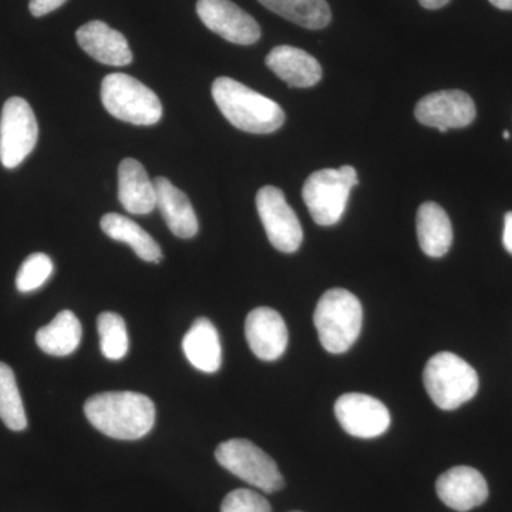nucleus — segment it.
<instances>
[{"mask_svg":"<svg viewBox=\"0 0 512 512\" xmlns=\"http://www.w3.org/2000/svg\"><path fill=\"white\" fill-rule=\"evenodd\" d=\"M197 13L211 32L234 45H254L261 39L258 22L231 0H198Z\"/></svg>","mask_w":512,"mask_h":512,"instance_id":"11","label":"nucleus"},{"mask_svg":"<svg viewBox=\"0 0 512 512\" xmlns=\"http://www.w3.org/2000/svg\"><path fill=\"white\" fill-rule=\"evenodd\" d=\"M80 47L97 62L107 66H127L133 62V53L124 35L101 20H92L77 30Z\"/></svg>","mask_w":512,"mask_h":512,"instance_id":"15","label":"nucleus"},{"mask_svg":"<svg viewBox=\"0 0 512 512\" xmlns=\"http://www.w3.org/2000/svg\"><path fill=\"white\" fill-rule=\"evenodd\" d=\"M417 237L421 251L441 258L453 245V227L447 212L436 202H424L417 211Z\"/></svg>","mask_w":512,"mask_h":512,"instance_id":"20","label":"nucleus"},{"mask_svg":"<svg viewBox=\"0 0 512 512\" xmlns=\"http://www.w3.org/2000/svg\"><path fill=\"white\" fill-rule=\"evenodd\" d=\"M97 329L103 355L110 360L123 359L128 352V335L124 319L114 312L101 313L97 319Z\"/></svg>","mask_w":512,"mask_h":512,"instance_id":"25","label":"nucleus"},{"mask_svg":"<svg viewBox=\"0 0 512 512\" xmlns=\"http://www.w3.org/2000/svg\"><path fill=\"white\" fill-rule=\"evenodd\" d=\"M266 9L305 29L326 28L332 10L326 0H258Z\"/></svg>","mask_w":512,"mask_h":512,"instance_id":"23","label":"nucleus"},{"mask_svg":"<svg viewBox=\"0 0 512 512\" xmlns=\"http://www.w3.org/2000/svg\"><path fill=\"white\" fill-rule=\"evenodd\" d=\"M313 322L326 352H348L362 332V303L346 289H329L319 299Z\"/></svg>","mask_w":512,"mask_h":512,"instance_id":"3","label":"nucleus"},{"mask_svg":"<svg viewBox=\"0 0 512 512\" xmlns=\"http://www.w3.org/2000/svg\"><path fill=\"white\" fill-rule=\"evenodd\" d=\"M491 5L501 10H512V0H488Z\"/></svg>","mask_w":512,"mask_h":512,"instance_id":"31","label":"nucleus"},{"mask_svg":"<svg viewBox=\"0 0 512 512\" xmlns=\"http://www.w3.org/2000/svg\"><path fill=\"white\" fill-rule=\"evenodd\" d=\"M157 194V207L175 237L190 239L198 232V220L190 198L178 190L170 180L157 177L154 180Z\"/></svg>","mask_w":512,"mask_h":512,"instance_id":"18","label":"nucleus"},{"mask_svg":"<svg viewBox=\"0 0 512 512\" xmlns=\"http://www.w3.org/2000/svg\"><path fill=\"white\" fill-rule=\"evenodd\" d=\"M419 3L424 9L437 10L448 5L450 0H419Z\"/></svg>","mask_w":512,"mask_h":512,"instance_id":"30","label":"nucleus"},{"mask_svg":"<svg viewBox=\"0 0 512 512\" xmlns=\"http://www.w3.org/2000/svg\"><path fill=\"white\" fill-rule=\"evenodd\" d=\"M436 490L440 500L458 512L480 507L488 498V485L483 474L467 466L453 467L441 474Z\"/></svg>","mask_w":512,"mask_h":512,"instance_id":"14","label":"nucleus"},{"mask_svg":"<svg viewBox=\"0 0 512 512\" xmlns=\"http://www.w3.org/2000/svg\"><path fill=\"white\" fill-rule=\"evenodd\" d=\"M82 340V325L72 311L57 313L47 326L37 330L36 343L50 356H69L76 352Z\"/></svg>","mask_w":512,"mask_h":512,"instance_id":"22","label":"nucleus"},{"mask_svg":"<svg viewBox=\"0 0 512 512\" xmlns=\"http://www.w3.org/2000/svg\"><path fill=\"white\" fill-rule=\"evenodd\" d=\"M424 387L441 410H456L478 392L480 379L474 367L451 352L431 357L424 367Z\"/></svg>","mask_w":512,"mask_h":512,"instance_id":"4","label":"nucleus"},{"mask_svg":"<svg viewBox=\"0 0 512 512\" xmlns=\"http://www.w3.org/2000/svg\"><path fill=\"white\" fill-rule=\"evenodd\" d=\"M215 458L225 470L264 493L272 494L284 487L281 471L264 450L252 441L234 439L224 441L215 450Z\"/></svg>","mask_w":512,"mask_h":512,"instance_id":"7","label":"nucleus"},{"mask_svg":"<svg viewBox=\"0 0 512 512\" xmlns=\"http://www.w3.org/2000/svg\"><path fill=\"white\" fill-rule=\"evenodd\" d=\"M221 512H272V508L261 494L247 488H239L224 498Z\"/></svg>","mask_w":512,"mask_h":512,"instance_id":"27","label":"nucleus"},{"mask_svg":"<svg viewBox=\"0 0 512 512\" xmlns=\"http://www.w3.org/2000/svg\"><path fill=\"white\" fill-rule=\"evenodd\" d=\"M53 261L50 256L36 252L25 259L16 276V288L22 293L36 291L46 284L53 274Z\"/></svg>","mask_w":512,"mask_h":512,"instance_id":"26","label":"nucleus"},{"mask_svg":"<svg viewBox=\"0 0 512 512\" xmlns=\"http://www.w3.org/2000/svg\"><path fill=\"white\" fill-rule=\"evenodd\" d=\"M245 336L254 355L265 362L278 360L288 348V328L284 318L266 306L249 312L245 320Z\"/></svg>","mask_w":512,"mask_h":512,"instance_id":"13","label":"nucleus"},{"mask_svg":"<svg viewBox=\"0 0 512 512\" xmlns=\"http://www.w3.org/2000/svg\"><path fill=\"white\" fill-rule=\"evenodd\" d=\"M503 245L508 254L512 255V211L504 217Z\"/></svg>","mask_w":512,"mask_h":512,"instance_id":"29","label":"nucleus"},{"mask_svg":"<svg viewBox=\"0 0 512 512\" xmlns=\"http://www.w3.org/2000/svg\"><path fill=\"white\" fill-rule=\"evenodd\" d=\"M101 101L111 116L136 126H154L163 117V106L146 84L124 73H113L101 83Z\"/></svg>","mask_w":512,"mask_h":512,"instance_id":"5","label":"nucleus"},{"mask_svg":"<svg viewBox=\"0 0 512 512\" xmlns=\"http://www.w3.org/2000/svg\"><path fill=\"white\" fill-rule=\"evenodd\" d=\"M504 140H510V131L505 130L503 133Z\"/></svg>","mask_w":512,"mask_h":512,"instance_id":"32","label":"nucleus"},{"mask_svg":"<svg viewBox=\"0 0 512 512\" xmlns=\"http://www.w3.org/2000/svg\"><path fill=\"white\" fill-rule=\"evenodd\" d=\"M0 419L13 431H22L28 427V417L15 373L3 362H0Z\"/></svg>","mask_w":512,"mask_h":512,"instance_id":"24","label":"nucleus"},{"mask_svg":"<svg viewBox=\"0 0 512 512\" xmlns=\"http://www.w3.org/2000/svg\"><path fill=\"white\" fill-rule=\"evenodd\" d=\"M119 200L124 210L134 215L150 214L157 207L156 185L134 158H124L120 163Z\"/></svg>","mask_w":512,"mask_h":512,"instance_id":"17","label":"nucleus"},{"mask_svg":"<svg viewBox=\"0 0 512 512\" xmlns=\"http://www.w3.org/2000/svg\"><path fill=\"white\" fill-rule=\"evenodd\" d=\"M184 355L195 369L215 373L222 363V348L218 330L210 319L200 318L188 330L183 340Z\"/></svg>","mask_w":512,"mask_h":512,"instance_id":"19","label":"nucleus"},{"mask_svg":"<svg viewBox=\"0 0 512 512\" xmlns=\"http://www.w3.org/2000/svg\"><path fill=\"white\" fill-rule=\"evenodd\" d=\"M100 225L107 237L130 245L134 254L143 261L160 262L163 259L160 245L154 241V238L147 231H144L140 225L130 220V218L110 212V214L101 218Z\"/></svg>","mask_w":512,"mask_h":512,"instance_id":"21","label":"nucleus"},{"mask_svg":"<svg viewBox=\"0 0 512 512\" xmlns=\"http://www.w3.org/2000/svg\"><path fill=\"white\" fill-rule=\"evenodd\" d=\"M256 208L269 242L278 251L293 254L301 248L303 229L296 212L279 188L266 185L256 194Z\"/></svg>","mask_w":512,"mask_h":512,"instance_id":"9","label":"nucleus"},{"mask_svg":"<svg viewBox=\"0 0 512 512\" xmlns=\"http://www.w3.org/2000/svg\"><path fill=\"white\" fill-rule=\"evenodd\" d=\"M265 63L289 87L308 89L322 80V66L318 60L298 47L276 46L266 56Z\"/></svg>","mask_w":512,"mask_h":512,"instance_id":"16","label":"nucleus"},{"mask_svg":"<svg viewBox=\"0 0 512 512\" xmlns=\"http://www.w3.org/2000/svg\"><path fill=\"white\" fill-rule=\"evenodd\" d=\"M359 184L355 168L343 165L316 171L303 185L302 197L313 221L320 227H332L342 220L350 191Z\"/></svg>","mask_w":512,"mask_h":512,"instance_id":"6","label":"nucleus"},{"mask_svg":"<svg viewBox=\"0 0 512 512\" xmlns=\"http://www.w3.org/2000/svg\"><path fill=\"white\" fill-rule=\"evenodd\" d=\"M212 97L225 119L239 130L269 134L284 126L285 111L276 101L231 77L215 79Z\"/></svg>","mask_w":512,"mask_h":512,"instance_id":"2","label":"nucleus"},{"mask_svg":"<svg viewBox=\"0 0 512 512\" xmlns=\"http://www.w3.org/2000/svg\"><path fill=\"white\" fill-rule=\"evenodd\" d=\"M67 0H30L29 10L36 18H42L47 13L53 12V10L59 9L63 6Z\"/></svg>","mask_w":512,"mask_h":512,"instance_id":"28","label":"nucleus"},{"mask_svg":"<svg viewBox=\"0 0 512 512\" xmlns=\"http://www.w3.org/2000/svg\"><path fill=\"white\" fill-rule=\"evenodd\" d=\"M87 420L101 433L116 440H138L156 424V406L150 397L136 392H106L84 404Z\"/></svg>","mask_w":512,"mask_h":512,"instance_id":"1","label":"nucleus"},{"mask_svg":"<svg viewBox=\"0 0 512 512\" xmlns=\"http://www.w3.org/2000/svg\"><path fill=\"white\" fill-rule=\"evenodd\" d=\"M39 127L32 107L20 97H12L3 106L0 117V161L3 167H18L35 150Z\"/></svg>","mask_w":512,"mask_h":512,"instance_id":"8","label":"nucleus"},{"mask_svg":"<svg viewBox=\"0 0 512 512\" xmlns=\"http://www.w3.org/2000/svg\"><path fill=\"white\" fill-rule=\"evenodd\" d=\"M335 416L342 429L359 439H375L390 427L389 409L375 397L348 393L335 403Z\"/></svg>","mask_w":512,"mask_h":512,"instance_id":"10","label":"nucleus"},{"mask_svg":"<svg viewBox=\"0 0 512 512\" xmlns=\"http://www.w3.org/2000/svg\"><path fill=\"white\" fill-rule=\"evenodd\" d=\"M292 512H301V511H292Z\"/></svg>","mask_w":512,"mask_h":512,"instance_id":"33","label":"nucleus"},{"mask_svg":"<svg viewBox=\"0 0 512 512\" xmlns=\"http://www.w3.org/2000/svg\"><path fill=\"white\" fill-rule=\"evenodd\" d=\"M414 116L423 126L447 133L450 128H464L476 120L473 99L461 90H441L423 97L414 109Z\"/></svg>","mask_w":512,"mask_h":512,"instance_id":"12","label":"nucleus"}]
</instances>
